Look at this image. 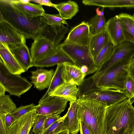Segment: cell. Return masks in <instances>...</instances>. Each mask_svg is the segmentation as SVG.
<instances>
[{
  "label": "cell",
  "mask_w": 134,
  "mask_h": 134,
  "mask_svg": "<svg viewBox=\"0 0 134 134\" xmlns=\"http://www.w3.org/2000/svg\"><path fill=\"white\" fill-rule=\"evenodd\" d=\"M0 18L22 33L26 39L34 40L46 24L42 16L32 18L17 7L12 0H0Z\"/></svg>",
  "instance_id": "6da1fadb"
},
{
  "label": "cell",
  "mask_w": 134,
  "mask_h": 134,
  "mask_svg": "<svg viewBox=\"0 0 134 134\" xmlns=\"http://www.w3.org/2000/svg\"><path fill=\"white\" fill-rule=\"evenodd\" d=\"M103 134H134V107L128 98L106 108Z\"/></svg>",
  "instance_id": "7a4b0ae2"
},
{
  "label": "cell",
  "mask_w": 134,
  "mask_h": 134,
  "mask_svg": "<svg viewBox=\"0 0 134 134\" xmlns=\"http://www.w3.org/2000/svg\"><path fill=\"white\" fill-rule=\"evenodd\" d=\"M77 114L80 121L84 122L92 134H103L106 107L96 100L78 98Z\"/></svg>",
  "instance_id": "3957f363"
},
{
  "label": "cell",
  "mask_w": 134,
  "mask_h": 134,
  "mask_svg": "<svg viewBox=\"0 0 134 134\" xmlns=\"http://www.w3.org/2000/svg\"><path fill=\"white\" fill-rule=\"evenodd\" d=\"M134 58V43L124 41L114 47L110 57L103 64L93 75L85 79L86 83L90 87H95L97 82L107 70L119 65H127Z\"/></svg>",
  "instance_id": "277c9868"
},
{
  "label": "cell",
  "mask_w": 134,
  "mask_h": 134,
  "mask_svg": "<svg viewBox=\"0 0 134 134\" xmlns=\"http://www.w3.org/2000/svg\"><path fill=\"white\" fill-rule=\"evenodd\" d=\"M59 47L71 59L85 76L95 73L98 70L88 46L63 42Z\"/></svg>",
  "instance_id": "5b68a950"
},
{
  "label": "cell",
  "mask_w": 134,
  "mask_h": 134,
  "mask_svg": "<svg viewBox=\"0 0 134 134\" xmlns=\"http://www.w3.org/2000/svg\"><path fill=\"white\" fill-rule=\"evenodd\" d=\"M0 60V83L9 94L20 98L30 88L32 84L20 75L10 72Z\"/></svg>",
  "instance_id": "8992f818"
},
{
  "label": "cell",
  "mask_w": 134,
  "mask_h": 134,
  "mask_svg": "<svg viewBox=\"0 0 134 134\" xmlns=\"http://www.w3.org/2000/svg\"><path fill=\"white\" fill-rule=\"evenodd\" d=\"M125 65H119L107 70L96 83L94 90L113 89L123 91L125 81L128 74L124 68Z\"/></svg>",
  "instance_id": "52a82bcc"
},
{
  "label": "cell",
  "mask_w": 134,
  "mask_h": 134,
  "mask_svg": "<svg viewBox=\"0 0 134 134\" xmlns=\"http://www.w3.org/2000/svg\"><path fill=\"white\" fill-rule=\"evenodd\" d=\"M80 98L96 100L102 103L107 108L115 105L128 97L120 90L98 89L89 92Z\"/></svg>",
  "instance_id": "ba28073f"
},
{
  "label": "cell",
  "mask_w": 134,
  "mask_h": 134,
  "mask_svg": "<svg viewBox=\"0 0 134 134\" xmlns=\"http://www.w3.org/2000/svg\"><path fill=\"white\" fill-rule=\"evenodd\" d=\"M26 39L22 33L0 18V43L11 50L26 42Z\"/></svg>",
  "instance_id": "9c48e42d"
},
{
  "label": "cell",
  "mask_w": 134,
  "mask_h": 134,
  "mask_svg": "<svg viewBox=\"0 0 134 134\" xmlns=\"http://www.w3.org/2000/svg\"><path fill=\"white\" fill-rule=\"evenodd\" d=\"M68 99L51 96L44 101L38 103L35 110L38 115L52 116L60 114L66 108Z\"/></svg>",
  "instance_id": "30bf717a"
},
{
  "label": "cell",
  "mask_w": 134,
  "mask_h": 134,
  "mask_svg": "<svg viewBox=\"0 0 134 134\" xmlns=\"http://www.w3.org/2000/svg\"><path fill=\"white\" fill-rule=\"evenodd\" d=\"M91 36L88 22L82 21L71 29L63 43L88 46Z\"/></svg>",
  "instance_id": "8fae6325"
},
{
  "label": "cell",
  "mask_w": 134,
  "mask_h": 134,
  "mask_svg": "<svg viewBox=\"0 0 134 134\" xmlns=\"http://www.w3.org/2000/svg\"><path fill=\"white\" fill-rule=\"evenodd\" d=\"M58 48L49 40L39 35L34 40L30 48V53L33 61L38 60L54 53Z\"/></svg>",
  "instance_id": "7c38bea8"
},
{
  "label": "cell",
  "mask_w": 134,
  "mask_h": 134,
  "mask_svg": "<svg viewBox=\"0 0 134 134\" xmlns=\"http://www.w3.org/2000/svg\"><path fill=\"white\" fill-rule=\"evenodd\" d=\"M37 115L35 110L18 119L8 129L7 134H29Z\"/></svg>",
  "instance_id": "4fadbf2b"
},
{
  "label": "cell",
  "mask_w": 134,
  "mask_h": 134,
  "mask_svg": "<svg viewBox=\"0 0 134 134\" xmlns=\"http://www.w3.org/2000/svg\"><path fill=\"white\" fill-rule=\"evenodd\" d=\"M65 63L74 64L71 59L59 47L54 53L33 62L34 66L42 68L50 67Z\"/></svg>",
  "instance_id": "5bb4252c"
},
{
  "label": "cell",
  "mask_w": 134,
  "mask_h": 134,
  "mask_svg": "<svg viewBox=\"0 0 134 134\" xmlns=\"http://www.w3.org/2000/svg\"><path fill=\"white\" fill-rule=\"evenodd\" d=\"M0 59L11 73L20 75L25 71L19 63L11 51L6 45L0 43Z\"/></svg>",
  "instance_id": "9a60e30c"
},
{
  "label": "cell",
  "mask_w": 134,
  "mask_h": 134,
  "mask_svg": "<svg viewBox=\"0 0 134 134\" xmlns=\"http://www.w3.org/2000/svg\"><path fill=\"white\" fill-rule=\"evenodd\" d=\"M68 30L67 26H55L46 23L41 30L40 35L49 40L55 47L58 48Z\"/></svg>",
  "instance_id": "2e32d148"
},
{
  "label": "cell",
  "mask_w": 134,
  "mask_h": 134,
  "mask_svg": "<svg viewBox=\"0 0 134 134\" xmlns=\"http://www.w3.org/2000/svg\"><path fill=\"white\" fill-rule=\"evenodd\" d=\"M104 31L114 47L125 41L118 15L111 18L106 22Z\"/></svg>",
  "instance_id": "e0dca14e"
},
{
  "label": "cell",
  "mask_w": 134,
  "mask_h": 134,
  "mask_svg": "<svg viewBox=\"0 0 134 134\" xmlns=\"http://www.w3.org/2000/svg\"><path fill=\"white\" fill-rule=\"evenodd\" d=\"M62 76L65 83L74 84L79 86L83 83L85 75L74 64L65 63L63 64Z\"/></svg>",
  "instance_id": "ac0fdd59"
},
{
  "label": "cell",
  "mask_w": 134,
  "mask_h": 134,
  "mask_svg": "<svg viewBox=\"0 0 134 134\" xmlns=\"http://www.w3.org/2000/svg\"><path fill=\"white\" fill-rule=\"evenodd\" d=\"M31 72V82L35 88L40 90L49 88L54 72L53 70L37 68Z\"/></svg>",
  "instance_id": "d6986e66"
},
{
  "label": "cell",
  "mask_w": 134,
  "mask_h": 134,
  "mask_svg": "<svg viewBox=\"0 0 134 134\" xmlns=\"http://www.w3.org/2000/svg\"><path fill=\"white\" fill-rule=\"evenodd\" d=\"M70 102V107L64 120V125L70 133L77 134L80 130V121L77 114V102L76 100Z\"/></svg>",
  "instance_id": "ffe728a7"
},
{
  "label": "cell",
  "mask_w": 134,
  "mask_h": 134,
  "mask_svg": "<svg viewBox=\"0 0 134 134\" xmlns=\"http://www.w3.org/2000/svg\"><path fill=\"white\" fill-rule=\"evenodd\" d=\"M10 50L25 71L34 66L33 61L26 42Z\"/></svg>",
  "instance_id": "44dd1931"
},
{
  "label": "cell",
  "mask_w": 134,
  "mask_h": 134,
  "mask_svg": "<svg viewBox=\"0 0 134 134\" xmlns=\"http://www.w3.org/2000/svg\"><path fill=\"white\" fill-rule=\"evenodd\" d=\"M125 41L134 43V18L132 15L124 13L118 15Z\"/></svg>",
  "instance_id": "7402d4cb"
},
{
  "label": "cell",
  "mask_w": 134,
  "mask_h": 134,
  "mask_svg": "<svg viewBox=\"0 0 134 134\" xmlns=\"http://www.w3.org/2000/svg\"><path fill=\"white\" fill-rule=\"evenodd\" d=\"M104 8L99 10V8L96 9V14L91 18L88 22L90 33L91 36L94 35L104 31L106 23L104 16Z\"/></svg>",
  "instance_id": "603a6c76"
},
{
  "label": "cell",
  "mask_w": 134,
  "mask_h": 134,
  "mask_svg": "<svg viewBox=\"0 0 134 134\" xmlns=\"http://www.w3.org/2000/svg\"><path fill=\"white\" fill-rule=\"evenodd\" d=\"M109 40L108 35L104 31L91 36L88 47L94 60Z\"/></svg>",
  "instance_id": "cb8c5ba5"
},
{
  "label": "cell",
  "mask_w": 134,
  "mask_h": 134,
  "mask_svg": "<svg viewBox=\"0 0 134 134\" xmlns=\"http://www.w3.org/2000/svg\"><path fill=\"white\" fill-rule=\"evenodd\" d=\"M87 4L110 8H132L134 7V0H88Z\"/></svg>",
  "instance_id": "d4e9b609"
},
{
  "label": "cell",
  "mask_w": 134,
  "mask_h": 134,
  "mask_svg": "<svg viewBox=\"0 0 134 134\" xmlns=\"http://www.w3.org/2000/svg\"><path fill=\"white\" fill-rule=\"evenodd\" d=\"M78 92L79 89L76 85L64 83L57 88L50 96L62 97L68 99L70 101L76 100Z\"/></svg>",
  "instance_id": "484cf974"
},
{
  "label": "cell",
  "mask_w": 134,
  "mask_h": 134,
  "mask_svg": "<svg viewBox=\"0 0 134 134\" xmlns=\"http://www.w3.org/2000/svg\"><path fill=\"white\" fill-rule=\"evenodd\" d=\"M54 8L65 20L71 19L79 11V7L75 2L69 1L58 4H54Z\"/></svg>",
  "instance_id": "4316f807"
},
{
  "label": "cell",
  "mask_w": 134,
  "mask_h": 134,
  "mask_svg": "<svg viewBox=\"0 0 134 134\" xmlns=\"http://www.w3.org/2000/svg\"><path fill=\"white\" fill-rule=\"evenodd\" d=\"M62 67L63 64L57 65L50 86L46 92L40 99L38 103L46 100L57 88L65 83L62 76Z\"/></svg>",
  "instance_id": "83f0119b"
},
{
  "label": "cell",
  "mask_w": 134,
  "mask_h": 134,
  "mask_svg": "<svg viewBox=\"0 0 134 134\" xmlns=\"http://www.w3.org/2000/svg\"><path fill=\"white\" fill-rule=\"evenodd\" d=\"M13 3L28 16L32 18L37 17L45 13L42 5L29 3L23 4L18 0H12Z\"/></svg>",
  "instance_id": "f1b7e54d"
},
{
  "label": "cell",
  "mask_w": 134,
  "mask_h": 134,
  "mask_svg": "<svg viewBox=\"0 0 134 134\" xmlns=\"http://www.w3.org/2000/svg\"><path fill=\"white\" fill-rule=\"evenodd\" d=\"M114 49V47L109 40L94 59L95 64L98 70L103 64L110 58Z\"/></svg>",
  "instance_id": "f546056e"
},
{
  "label": "cell",
  "mask_w": 134,
  "mask_h": 134,
  "mask_svg": "<svg viewBox=\"0 0 134 134\" xmlns=\"http://www.w3.org/2000/svg\"><path fill=\"white\" fill-rule=\"evenodd\" d=\"M17 108L16 105L10 98L5 95L0 97V115H5L12 113Z\"/></svg>",
  "instance_id": "4dcf8cb0"
},
{
  "label": "cell",
  "mask_w": 134,
  "mask_h": 134,
  "mask_svg": "<svg viewBox=\"0 0 134 134\" xmlns=\"http://www.w3.org/2000/svg\"><path fill=\"white\" fill-rule=\"evenodd\" d=\"M66 116L65 114L61 119L58 120L49 127L42 134H58L66 130L64 125V121ZM29 134H35L32 131H30Z\"/></svg>",
  "instance_id": "1f68e13d"
},
{
  "label": "cell",
  "mask_w": 134,
  "mask_h": 134,
  "mask_svg": "<svg viewBox=\"0 0 134 134\" xmlns=\"http://www.w3.org/2000/svg\"><path fill=\"white\" fill-rule=\"evenodd\" d=\"M42 16L45 19L46 23L51 25L59 26L63 25V24L68 25V23L59 14H50L43 13Z\"/></svg>",
  "instance_id": "d6a6232c"
},
{
  "label": "cell",
  "mask_w": 134,
  "mask_h": 134,
  "mask_svg": "<svg viewBox=\"0 0 134 134\" xmlns=\"http://www.w3.org/2000/svg\"><path fill=\"white\" fill-rule=\"evenodd\" d=\"M123 92L132 104L134 102V80L129 74L125 81Z\"/></svg>",
  "instance_id": "836d02e7"
},
{
  "label": "cell",
  "mask_w": 134,
  "mask_h": 134,
  "mask_svg": "<svg viewBox=\"0 0 134 134\" xmlns=\"http://www.w3.org/2000/svg\"><path fill=\"white\" fill-rule=\"evenodd\" d=\"M37 107V105H36L33 103L24 106H21L17 108L11 113L15 122L18 119L26 113L36 110Z\"/></svg>",
  "instance_id": "e575fe53"
},
{
  "label": "cell",
  "mask_w": 134,
  "mask_h": 134,
  "mask_svg": "<svg viewBox=\"0 0 134 134\" xmlns=\"http://www.w3.org/2000/svg\"><path fill=\"white\" fill-rule=\"evenodd\" d=\"M48 116L38 115L35 120L32 131L35 134H38L42 130Z\"/></svg>",
  "instance_id": "d590c367"
},
{
  "label": "cell",
  "mask_w": 134,
  "mask_h": 134,
  "mask_svg": "<svg viewBox=\"0 0 134 134\" xmlns=\"http://www.w3.org/2000/svg\"><path fill=\"white\" fill-rule=\"evenodd\" d=\"M62 118L60 114L52 116H48L45 122L43 128L40 133L38 134H42L48 127L54 123L61 119Z\"/></svg>",
  "instance_id": "8d00e7d4"
},
{
  "label": "cell",
  "mask_w": 134,
  "mask_h": 134,
  "mask_svg": "<svg viewBox=\"0 0 134 134\" xmlns=\"http://www.w3.org/2000/svg\"><path fill=\"white\" fill-rule=\"evenodd\" d=\"M6 115H0V134H7V129L5 123Z\"/></svg>",
  "instance_id": "74e56055"
},
{
  "label": "cell",
  "mask_w": 134,
  "mask_h": 134,
  "mask_svg": "<svg viewBox=\"0 0 134 134\" xmlns=\"http://www.w3.org/2000/svg\"><path fill=\"white\" fill-rule=\"evenodd\" d=\"M124 68L134 80V58L128 64L124 66Z\"/></svg>",
  "instance_id": "f35d334b"
},
{
  "label": "cell",
  "mask_w": 134,
  "mask_h": 134,
  "mask_svg": "<svg viewBox=\"0 0 134 134\" xmlns=\"http://www.w3.org/2000/svg\"><path fill=\"white\" fill-rule=\"evenodd\" d=\"M80 134H92L89 127L84 122L80 121Z\"/></svg>",
  "instance_id": "ab89813d"
},
{
  "label": "cell",
  "mask_w": 134,
  "mask_h": 134,
  "mask_svg": "<svg viewBox=\"0 0 134 134\" xmlns=\"http://www.w3.org/2000/svg\"><path fill=\"white\" fill-rule=\"evenodd\" d=\"M5 120L7 130L15 122L14 119L11 113H9L6 115Z\"/></svg>",
  "instance_id": "60d3db41"
},
{
  "label": "cell",
  "mask_w": 134,
  "mask_h": 134,
  "mask_svg": "<svg viewBox=\"0 0 134 134\" xmlns=\"http://www.w3.org/2000/svg\"><path fill=\"white\" fill-rule=\"evenodd\" d=\"M31 1L37 3L41 5H44L47 6L54 7V4L49 0H32Z\"/></svg>",
  "instance_id": "b9f144b4"
},
{
  "label": "cell",
  "mask_w": 134,
  "mask_h": 134,
  "mask_svg": "<svg viewBox=\"0 0 134 134\" xmlns=\"http://www.w3.org/2000/svg\"><path fill=\"white\" fill-rule=\"evenodd\" d=\"M5 89L4 86L0 83V97L5 95Z\"/></svg>",
  "instance_id": "7bdbcfd3"
},
{
  "label": "cell",
  "mask_w": 134,
  "mask_h": 134,
  "mask_svg": "<svg viewBox=\"0 0 134 134\" xmlns=\"http://www.w3.org/2000/svg\"><path fill=\"white\" fill-rule=\"evenodd\" d=\"M19 2L23 4H27L31 1V0H19Z\"/></svg>",
  "instance_id": "ee69618b"
},
{
  "label": "cell",
  "mask_w": 134,
  "mask_h": 134,
  "mask_svg": "<svg viewBox=\"0 0 134 134\" xmlns=\"http://www.w3.org/2000/svg\"><path fill=\"white\" fill-rule=\"evenodd\" d=\"M58 134H70V133L68 130H66L62 131Z\"/></svg>",
  "instance_id": "f6af8a7d"
},
{
  "label": "cell",
  "mask_w": 134,
  "mask_h": 134,
  "mask_svg": "<svg viewBox=\"0 0 134 134\" xmlns=\"http://www.w3.org/2000/svg\"><path fill=\"white\" fill-rule=\"evenodd\" d=\"M133 17V18H134V14H133V15H132Z\"/></svg>",
  "instance_id": "bcb514c9"
}]
</instances>
